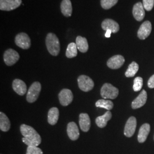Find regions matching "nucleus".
Wrapping results in <instances>:
<instances>
[{
    "label": "nucleus",
    "instance_id": "nucleus-27",
    "mask_svg": "<svg viewBox=\"0 0 154 154\" xmlns=\"http://www.w3.org/2000/svg\"><path fill=\"white\" fill-rule=\"evenodd\" d=\"M77 45L74 42L69 44L66 49V57L69 58H72L75 57L77 55Z\"/></svg>",
    "mask_w": 154,
    "mask_h": 154
},
{
    "label": "nucleus",
    "instance_id": "nucleus-33",
    "mask_svg": "<svg viewBox=\"0 0 154 154\" xmlns=\"http://www.w3.org/2000/svg\"><path fill=\"white\" fill-rule=\"evenodd\" d=\"M111 33H112V32H111L110 30H107L106 32L105 33V37H106V38H110Z\"/></svg>",
    "mask_w": 154,
    "mask_h": 154
},
{
    "label": "nucleus",
    "instance_id": "nucleus-14",
    "mask_svg": "<svg viewBox=\"0 0 154 154\" xmlns=\"http://www.w3.org/2000/svg\"><path fill=\"white\" fill-rule=\"evenodd\" d=\"M147 99V92L143 90L140 94L138 95L136 99H134L132 102L131 107L133 109H137L140 107H142L145 105Z\"/></svg>",
    "mask_w": 154,
    "mask_h": 154
},
{
    "label": "nucleus",
    "instance_id": "nucleus-16",
    "mask_svg": "<svg viewBox=\"0 0 154 154\" xmlns=\"http://www.w3.org/2000/svg\"><path fill=\"white\" fill-rule=\"evenodd\" d=\"M67 132L69 138L72 140H76L79 137V128L75 123L72 122L69 123L67 127Z\"/></svg>",
    "mask_w": 154,
    "mask_h": 154
},
{
    "label": "nucleus",
    "instance_id": "nucleus-9",
    "mask_svg": "<svg viewBox=\"0 0 154 154\" xmlns=\"http://www.w3.org/2000/svg\"><path fill=\"white\" fill-rule=\"evenodd\" d=\"M58 98L61 105L67 106L72 103L73 100V94L70 90L64 88L59 94Z\"/></svg>",
    "mask_w": 154,
    "mask_h": 154
},
{
    "label": "nucleus",
    "instance_id": "nucleus-11",
    "mask_svg": "<svg viewBox=\"0 0 154 154\" xmlns=\"http://www.w3.org/2000/svg\"><path fill=\"white\" fill-rule=\"evenodd\" d=\"M125 61V58L122 55H114L108 60L107 65L111 69H118L123 66Z\"/></svg>",
    "mask_w": 154,
    "mask_h": 154
},
{
    "label": "nucleus",
    "instance_id": "nucleus-26",
    "mask_svg": "<svg viewBox=\"0 0 154 154\" xmlns=\"http://www.w3.org/2000/svg\"><path fill=\"white\" fill-rule=\"evenodd\" d=\"M139 70V65L135 62H132V63L128 66V67L125 72L126 77H133L137 74Z\"/></svg>",
    "mask_w": 154,
    "mask_h": 154
},
{
    "label": "nucleus",
    "instance_id": "nucleus-28",
    "mask_svg": "<svg viewBox=\"0 0 154 154\" xmlns=\"http://www.w3.org/2000/svg\"><path fill=\"white\" fill-rule=\"evenodd\" d=\"M118 1V0H100V5L103 9L107 10L116 5Z\"/></svg>",
    "mask_w": 154,
    "mask_h": 154
},
{
    "label": "nucleus",
    "instance_id": "nucleus-6",
    "mask_svg": "<svg viewBox=\"0 0 154 154\" xmlns=\"http://www.w3.org/2000/svg\"><path fill=\"white\" fill-rule=\"evenodd\" d=\"M15 43L17 46L22 49H28L31 46L30 38L25 33L18 34L15 37Z\"/></svg>",
    "mask_w": 154,
    "mask_h": 154
},
{
    "label": "nucleus",
    "instance_id": "nucleus-10",
    "mask_svg": "<svg viewBox=\"0 0 154 154\" xmlns=\"http://www.w3.org/2000/svg\"><path fill=\"white\" fill-rule=\"evenodd\" d=\"M137 119L134 116H131L127 121L124 130L125 135L130 138L134 134L137 127Z\"/></svg>",
    "mask_w": 154,
    "mask_h": 154
},
{
    "label": "nucleus",
    "instance_id": "nucleus-31",
    "mask_svg": "<svg viewBox=\"0 0 154 154\" xmlns=\"http://www.w3.org/2000/svg\"><path fill=\"white\" fill-rule=\"evenodd\" d=\"M143 5L147 11H150L154 8V0H143Z\"/></svg>",
    "mask_w": 154,
    "mask_h": 154
},
{
    "label": "nucleus",
    "instance_id": "nucleus-15",
    "mask_svg": "<svg viewBox=\"0 0 154 154\" xmlns=\"http://www.w3.org/2000/svg\"><path fill=\"white\" fill-rule=\"evenodd\" d=\"M102 28L104 30H110L112 33H117L119 30V25L117 22L111 19H105L102 23Z\"/></svg>",
    "mask_w": 154,
    "mask_h": 154
},
{
    "label": "nucleus",
    "instance_id": "nucleus-20",
    "mask_svg": "<svg viewBox=\"0 0 154 154\" xmlns=\"http://www.w3.org/2000/svg\"><path fill=\"white\" fill-rule=\"evenodd\" d=\"M111 112L110 111H107L104 115L97 117L95 119V123L100 128H103L107 125V122L111 119Z\"/></svg>",
    "mask_w": 154,
    "mask_h": 154
},
{
    "label": "nucleus",
    "instance_id": "nucleus-29",
    "mask_svg": "<svg viewBox=\"0 0 154 154\" xmlns=\"http://www.w3.org/2000/svg\"><path fill=\"white\" fill-rule=\"evenodd\" d=\"M143 82V78L142 77H138L135 78L133 85V89L135 91H139L142 89Z\"/></svg>",
    "mask_w": 154,
    "mask_h": 154
},
{
    "label": "nucleus",
    "instance_id": "nucleus-23",
    "mask_svg": "<svg viewBox=\"0 0 154 154\" xmlns=\"http://www.w3.org/2000/svg\"><path fill=\"white\" fill-rule=\"evenodd\" d=\"M11 128V122L5 114L0 112V129L4 132H7Z\"/></svg>",
    "mask_w": 154,
    "mask_h": 154
},
{
    "label": "nucleus",
    "instance_id": "nucleus-7",
    "mask_svg": "<svg viewBox=\"0 0 154 154\" xmlns=\"http://www.w3.org/2000/svg\"><path fill=\"white\" fill-rule=\"evenodd\" d=\"M20 59V55L16 50L9 49L4 54V60L7 66H13Z\"/></svg>",
    "mask_w": 154,
    "mask_h": 154
},
{
    "label": "nucleus",
    "instance_id": "nucleus-13",
    "mask_svg": "<svg viewBox=\"0 0 154 154\" xmlns=\"http://www.w3.org/2000/svg\"><path fill=\"white\" fill-rule=\"evenodd\" d=\"M132 14L135 19L138 21H141L143 20L145 16L144 8L143 4L140 2L135 4L132 9Z\"/></svg>",
    "mask_w": 154,
    "mask_h": 154
},
{
    "label": "nucleus",
    "instance_id": "nucleus-22",
    "mask_svg": "<svg viewBox=\"0 0 154 154\" xmlns=\"http://www.w3.org/2000/svg\"><path fill=\"white\" fill-rule=\"evenodd\" d=\"M59 110L57 107H52L50 109L48 115V121L50 125H55L59 118Z\"/></svg>",
    "mask_w": 154,
    "mask_h": 154
},
{
    "label": "nucleus",
    "instance_id": "nucleus-32",
    "mask_svg": "<svg viewBox=\"0 0 154 154\" xmlns=\"http://www.w3.org/2000/svg\"><path fill=\"white\" fill-rule=\"evenodd\" d=\"M148 86L149 88H154V74L149 78L148 81Z\"/></svg>",
    "mask_w": 154,
    "mask_h": 154
},
{
    "label": "nucleus",
    "instance_id": "nucleus-1",
    "mask_svg": "<svg viewBox=\"0 0 154 154\" xmlns=\"http://www.w3.org/2000/svg\"><path fill=\"white\" fill-rule=\"evenodd\" d=\"M20 131L23 136L22 142L28 146L38 147L41 143L40 135L32 127L22 124L20 127Z\"/></svg>",
    "mask_w": 154,
    "mask_h": 154
},
{
    "label": "nucleus",
    "instance_id": "nucleus-19",
    "mask_svg": "<svg viewBox=\"0 0 154 154\" xmlns=\"http://www.w3.org/2000/svg\"><path fill=\"white\" fill-rule=\"evenodd\" d=\"M150 131V126L148 123L143 124L139 129L138 133V140L139 143L144 142Z\"/></svg>",
    "mask_w": 154,
    "mask_h": 154
},
{
    "label": "nucleus",
    "instance_id": "nucleus-5",
    "mask_svg": "<svg viewBox=\"0 0 154 154\" xmlns=\"http://www.w3.org/2000/svg\"><path fill=\"white\" fill-rule=\"evenodd\" d=\"M78 83L79 88L85 92H88L91 90L94 86V83L92 79L85 75L78 77Z\"/></svg>",
    "mask_w": 154,
    "mask_h": 154
},
{
    "label": "nucleus",
    "instance_id": "nucleus-3",
    "mask_svg": "<svg viewBox=\"0 0 154 154\" xmlns=\"http://www.w3.org/2000/svg\"><path fill=\"white\" fill-rule=\"evenodd\" d=\"M118 94V89L108 83H105L100 90V95L104 99H116Z\"/></svg>",
    "mask_w": 154,
    "mask_h": 154
},
{
    "label": "nucleus",
    "instance_id": "nucleus-4",
    "mask_svg": "<svg viewBox=\"0 0 154 154\" xmlns=\"http://www.w3.org/2000/svg\"><path fill=\"white\" fill-rule=\"evenodd\" d=\"M41 90V85L38 82L33 83L29 88L26 100L29 103H33L37 100Z\"/></svg>",
    "mask_w": 154,
    "mask_h": 154
},
{
    "label": "nucleus",
    "instance_id": "nucleus-17",
    "mask_svg": "<svg viewBox=\"0 0 154 154\" xmlns=\"http://www.w3.org/2000/svg\"><path fill=\"white\" fill-rule=\"evenodd\" d=\"M12 86L14 91L20 95H23L27 91V87L25 83L21 79H14L13 82Z\"/></svg>",
    "mask_w": 154,
    "mask_h": 154
},
{
    "label": "nucleus",
    "instance_id": "nucleus-24",
    "mask_svg": "<svg viewBox=\"0 0 154 154\" xmlns=\"http://www.w3.org/2000/svg\"><path fill=\"white\" fill-rule=\"evenodd\" d=\"M77 49L82 53H86L88 49V42L87 39L81 36H78L76 38Z\"/></svg>",
    "mask_w": 154,
    "mask_h": 154
},
{
    "label": "nucleus",
    "instance_id": "nucleus-18",
    "mask_svg": "<svg viewBox=\"0 0 154 154\" xmlns=\"http://www.w3.org/2000/svg\"><path fill=\"white\" fill-rule=\"evenodd\" d=\"M79 126L82 131L84 132H88L90 130L91 122L90 119L88 114L81 113L79 115Z\"/></svg>",
    "mask_w": 154,
    "mask_h": 154
},
{
    "label": "nucleus",
    "instance_id": "nucleus-25",
    "mask_svg": "<svg viewBox=\"0 0 154 154\" xmlns=\"http://www.w3.org/2000/svg\"><path fill=\"white\" fill-rule=\"evenodd\" d=\"M95 106L97 107L103 108L107 110H111L114 107V104L112 101L106 99H99L95 103Z\"/></svg>",
    "mask_w": 154,
    "mask_h": 154
},
{
    "label": "nucleus",
    "instance_id": "nucleus-30",
    "mask_svg": "<svg viewBox=\"0 0 154 154\" xmlns=\"http://www.w3.org/2000/svg\"><path fill=\"white\" fill-rule=\"evenodd\" d=\"M26 154H43V152L38 147L28 146Z\"/></svg>",
    "mask_w": 154,
    "mask_h": 154
},
{
    "label": "nucleus",
    "instance_id": "nucleus-2",
    "mask_svg": "<svg viewBox=\"0 0 154 154\" xmlns=\"http://www.w3.org/2000/svg\"><path fill=\"white\" fill-rule=\"evenodd\" d=\"M46 45L51 55L57 56L60 52V43L55 34L49 33L46 38Z\"/></svg>",
    "mask_w": 154,
    "mask_h": 154
},
{
    "label": "nucleus",
    "instance_id": "nucleus-12",
    "mask_svg": "<svg viewBox=\"0 0 154 154\" xmlns=\"http://www.w3.org/2000/svg\"><path fill=\"white\" fill-rule=\"evenodd\" d=\"M151 30L152 25L151 22L149 21H146L143 22L138 30V38L140 39L147 38L151 32Z\"/></svg>",
    "mask_w": 154,
    "mask_h": 154
},
{
    "label": "nucleus",
    "instance_id": "nucleus-21",
    "mask_svg": "<svg viewBox=\"0 0 154 154\" xmlns=\"http://www.w3.org/2000/svg\"><path fill=\"white\" fill-rule=\"evenodd\" d=\"M61 10L64 16L66 17L72 16V8L70 0H62L61 4Z\"/></svg>",
    "mask_w": 154,
    "mask_h": 154
},
{
    "label": "nucleus",
    "instance_id": "nucleus-8",
    "mask_svg": "<svg viewBox=\"0 0 154 154\" xmlns=\"http://www.w3.org/2000/svg\"><path fill=\"white\" fill-rule=\"evenodd\" d=\"M22 0H0L1 11H11L21 5Z\"/></svg>",
    "mask_w": 154,
    "mask_h": 154
}]
</instances>
